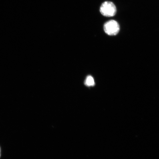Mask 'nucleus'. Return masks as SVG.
I'll list each match as a JSON object with an SVG mask.
<instances>
[{
  "instance_id": "nucleus-1",
  "label": "nucleus",
  "mask_w": 159,
  "mask_h": 159,
  "mask_svg": "<svg viewBox=\"0 0 159 159\" xmlns=\"http://www.w3.org/2000/svg\"><path fill=\"white\" fill-rule=\"evenodd\" d=\"M100 11L101 14L105 17H112L116 14V8L112 2L107 1L101 5Z\"/></svg>"
},
{
  "instance_id": "nucleus-2",
  "label": "nucleus",
  "mask_w": 159,
  "mask_h": 159,
  "mask_svg": "<svg viewBox=\"0 0 159 159\" xmlns=\"http://www.w3.org/2000/svg\"><path fill=\"white\" fill-rule=\"evenodd\" d=\"M104 29L107 34L109 35H115L119 32L120 26L117 21L111 20L105 24Z\"/></svg>"
},
{
  "instance_id": "nucleus-3",
  "label": "nucleus",
  "mask_w": 159,
  "mask_h": 159,
  "mask_svg": "<svg viewBox=\"0 0 159 159\" xmlns=\"http://www.w3.org/2000/svg\"><path fill=\"white\" fill-rule=\"evenodd\" d=\"M85 84L88 86H93L95 85V82L93 77L89 75L87 76L85 81Z\"/></svg>"
},
{
  "instance_id": "nucleus-4",
  "label": "nucleus",
  "mask_w": 159,
  "mask_h": 159,
  "mask_svg": "<svg viewBox=\"0 0 159 159\" xmlns=\"http://www.w3.org/2000/svg\"><path fill=\"white\" fill-rule=\"evenodd\" d=\"M1 148H0V158H1Z\"/></svg>"
}]
</instances>
